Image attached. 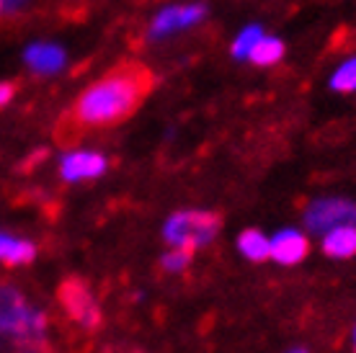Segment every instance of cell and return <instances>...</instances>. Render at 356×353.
I'll return each instance as SVG.
<instances>
[{
    "instance_id": "cell-1",
    "label": "cell",
    "mask_w": 356,
    "mask_h": 353,
    "mask_svg": "<svg viewBox=\"0 0 356 353\" xmlns=\"http://www.w3.org/2000/svg\"><path fill=\"white\" fill-rule=\"evenodd\" d=\"M152 90V72L143 62H122L93 80L75 98L65 124L70 129H104L132 116Z\"/></svg>"
},
{
    "instance_id": "cell-2",
    "label": "cell",
    "mask_w": 356,
    "mask_h": 353,
    "mask_svg": "<svg viewBox=\"0 0 356 353\" xmlns=\"http://www.w3.org/2000/svg\"><path fill=\"white\" fill-rule=\"evenodd\" d=\"M0 340L18 353H47L49 315L13 284L0 281Z\"/></svg>"
},
{
    "instance_id": "cell-3",
    "label": "cell",
    "mask_w": 356,
    "mask_h": 353,
    "mask_svg": "<svg viewBox=\"0 0 356 353\" xmlns=\"http://www.w3.org/2000/svg\"><path fill=\"white\" fill-rule=\"evenodd\" d=\"M222 232V220L209 209H176L161 224V238L168 247H184L188 253L207 250Z\"/></svg>"
},
{
    "instance_id": "cell-4",
    "label": "cell",
    "mask_w": 356,
    "mask_h": 353,
    "mask_svg": "<svg viewBox=\"0 0 356 353\" xmlns=\"http://www.w3.org/2000/svg\"><path fill=\"white\" fill-rule=\"evenodd\" d=\"M339 224H356V202L348 196H315L305 204L302 227L307 235L333 230Z\"/></svg>"
},
{
    "instance_id": "cell-5",
    "label": "cell",
    "mask_w": 356,
    "mask_h": 353,
    "mask_svg": "<svg viewBox=\"0 0 356 353\" xmlns=\"http://www.w3.org/2000/svg\"><path fill=\"white\" fill-rule=\"evenodd\" d=\"M60 302H63L65 312L70 315V320H75L81 327L93 330V327L101 325V318H104L101 315V302L86 281L67 279L60 289Z\"/></svg>"
},
{
    "instance_id": "cell-6",
    "label": "cell",
    "mask_w": 356,
    "mask_h": 353,
    "mask_svg": "<svg viewBox=\"0 0 356 353\" xmlns=\"http://www.w3.org/2000/svg\"><path fill=\"white\" fill-rule=\"evenodd\" d=\"M108 170L106 155L98 150H67L57 163V173L65 183H90Z\"/></svg>"
},
{
    "instance_id": "cell-7",
    "label": "cell",
    "mask_w": 356,
    "mask_h": 353,
    "mask_svg": "<svg viewBox=\"0 0 356 353\" xmlns=\"http://www.w3.org/2000/svg\"><path fill=\"white\" fill-rule=\"evenodd\" d=\"M271 238V258L282 268H294L310 256V235L305 227H279Z\"/></svg>"
},
{
    "instance_id": "cell-8",
    "label": "cell",
    "mask_w": 356,
    "mask_h": 353,
    "mask_svg": "<svg viewBox=\"0 0 356 353\" xmlns=\"http://www.w3.org/2000/svg\"><path fill=\"white\" fill-rule=\"evenodd\" d=\"M321 253L330 261L356 258V224H339L321 235Z\"/></svg>"
},
{
    "instance_id": "cell-9",
    "label": "cell",
    "mask_w": 356,
    "mask_h": 353,
    "mask_svg": "<svg viewBox=\"0 0 356 353\" xmlns=\"http://www.w3.org/2000/svg\"><path fill=\"white\" fill-rule=\"evenodd\" d=\"M36 253H39V247L34 240L0 230V263L3 265H10V268L29 265L36 261Z\"/></svg>"
},
{
    "instance_id": "cell-10",
    "label": "cell",
    "mask_w": 356,
    "mask_h": 353,
    "mask_svg": "<svg viewBox=\"0 0 356 353\" xmlns=\"http://www.w3.org/2000/svg\"><path fill=\"white\" fill-rule=\"evenodd\" d=\"M202 16H204V8H202V6H178V8H168L152 21L150 34L165 36V34H170V31L191 26V24H196Z\"/></svg>"
},
{
    "instance_id": "cell-11",
    "label": "cell",
    "mask_w": 356,
    "mask_h": 353,
    "mask_svg": "<svg viewBox=\"0 0 356 353\" xmlns=\"http://www.w3.org/2000/svg\"><path fill=\"white\" fill-rule=\"evenodd\" d=\"M235 250L245 258L248 263H266L271 258V238L259 227H245L235 238Z\"/></svg>"
},
{
    "instance_id": "cell-12",
    "label": "cell",
    "mask_w": 356,
    "mask_h": 353,
    "mask_svg": "<svg viewBox=\"0 0 356 353\" xmlns=\"http://www.w3.org/2000/svg\"><path fill=\"white\" fill-rule=\"evenodd\" d=\"M29 67L39 75H52L65 65V52L54 44H34L26 52Z\"/></svg>"
},
{
    "instance_id": "cell-13",
    "label": "cell",
    "mask_w": 356,
    "mask_h": 353,
    "mask_svg": "<svg viewBox=\"0 0 356 353\" xmlns=\"http://www.w3.org/2000/svg\"><path fill=\"white\" fill-rule=\"evenodd\" d=\"M282 54H284V44H282L279 39L261 34V39L253 44V49H250L248 60L253 62V65L268 67V65H276V62L282 60Z\"/></svg>"
},
{
    "instance_id": "cell-14",
    "label": "cell",
    "mask_w": 356,
    "mask_h": 353,
    "mask_svg": "<svg viewBox=\"0 0 356 353\" xmlns=\"http://www.w3.org/2000/svg\"><path fill=\"white\" fill-rule=\"evenodd\" d=\"M158 263H161V271L168 276H184L191 268V263H194V253H188V250H184V247H168L165 245V250L161 253V258H158Z\"/></svg>"
},
{
    "instance_id": "cell-15",
    "label": "cell",
    "mask_w": 356,
    "mask_h": 353,
    "mask_svg": "<svg viewBox=\"0 0 356 353\" xmlns=\"http://www.w3.org/2000/svg\"><path fill=\"white\" fill-rule=\"evenodd\" d=\"M330 88L339 93H354L356 90V57L346 60L330 78Z\"/></svg>"
},
{
    "instance_id": "cell-16",
    "label": "cell",
    "mask_w": 356,
    "mask_h": 353,
    "mask_svg": "<svg viewBox=\"0 0 356 353\" xmlns=\"http://www.w3.org/2000/svg\"><path fill=\"white\" fill-rule=\"evenodd\" d=\"M261 39V28L259 26H248V28H243L241 34H238V39L232 42V54L235 57H248L250 49H253V44Z\"/></svg>"
},
{
    "instance_id": "cell-17",
    "label": "cell",
    "mask_w": 356,
    "mask_h": 353,
    "mask_svg": "<svg viewBox=\"0 0 356 353\" xmlns=\"http://www.w3.org/2000/svg\"><path fill=\"white\" fill-rule=\"evenodd\" d=\"M10 98H13V85H8V83H0V106L10 104Z\"/></svg>"
},
{
    "instance_id": "cell-18",
    "label": "cell",
    "mask_w": 356,
    "mask_h": 353,
    "mask_svg": "<svg viewBox=\"0 0 356 353\" xmlns=\"http://www.w3.org/2000/svg\"><path fill=\"white\" fill-rule=\"evenodd\" d=\"M282 353H312L307 345H289L286 351H282Z\"/></svg>"
},
{
    "instance_id": "cell-19",
    "label": "cell",
    "mask_w": 356,
    "mask_h": 353,
    "mask_svg": "<svg viewBox=\"0 0 356 353\" xmlns=\"http://www.w3.org/2000/svg\"><path fill=\"white\" fill-rule=\"evenodd\" d=\"M351 353H356V322L351 327Z\"/></svg>"
},
{
    "instance_id": "cell-20",
    "label": "cell",
    "mask_w": 356,
    "mask_h": 353,
    "mask_svg": "<svg viewBox=\"0 0 356 353\" xmlns=\"http://www.w3.org/2000/svg\"><path fill=\"white\" fill-rule=\"evenodd\" d=\"M3 3H6V0H0V10H3Z\"/></svg>"
}]
</instances>
